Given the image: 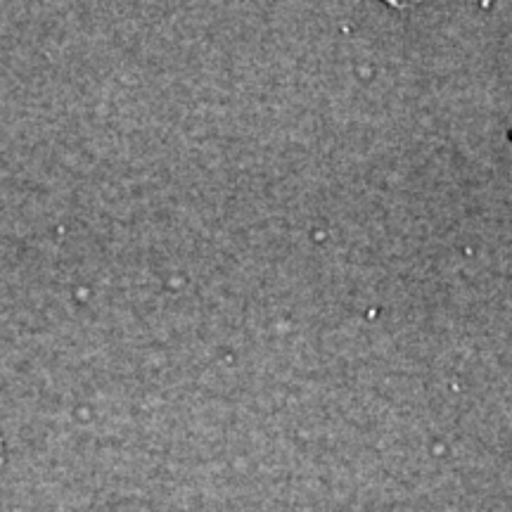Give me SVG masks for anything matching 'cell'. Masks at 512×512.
<instances>
[{
    "mask_svg": "<svg viewBox=\"0 0 512 512\" xmlns=\"http://www.w3.org/2000/svg\"><path fill=\"white\" fill-rule=\"evenodd\" d=\"M3 465H5V441L0 437V472H3Z\"/></svg>",
    "mask_w": 512,
    "mask_h": 512,
    "instance_id": "6da1fadb",
    "label": "cell"
}]
</instances>
